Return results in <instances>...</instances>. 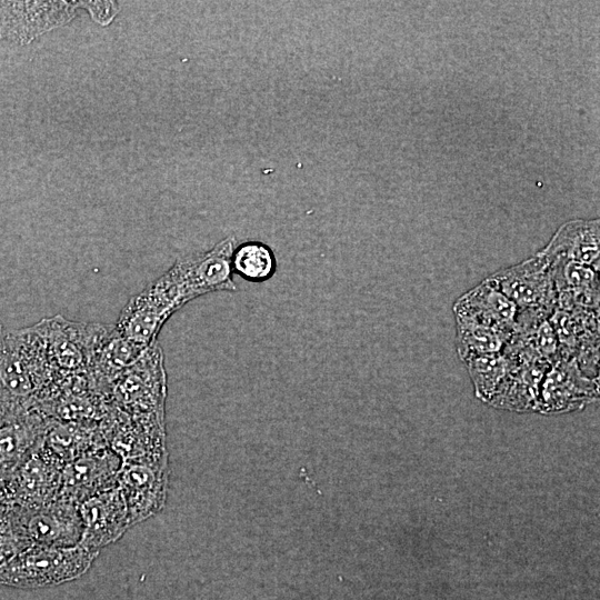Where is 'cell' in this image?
Returning a JSON list of instances; mask_svg holds the SVG:
<instances>
[{
	"instance_id": "cell-16",
	"label": "cell",
	"mask_w": 600,
	"mask_h": 600,
	"mask_svg": "<svg viewBox=\"0 0 600 600\" xmlns=\"http://www.w3.org/2000/svg\"><path fill=\"white\" fill-rule=\"evenodd\" d=\"M457 319L512 336L516 330L517 307L490 278L461 296L453 304Z\"/></svg>"
},
{
	"instance_id": "cell-1",
	"label": "cell",
	"mask_w": 600,
	"mask_h": 600,
	"mask_svg": "<svg viewBox=\"0 0 600 600\" xmlns=\"http://www.w3.org/2000/svg\"><path fill=\"white\" fill-rule=\"evenodd\" d=\"M57 376L38 324L0 326V414L38 408Z\"/></svg>"
},
{
	"instance_id": "cell-6",
	"label": "cell",
	"mask_w": 600,
	"mask_h": 600,
	"mask_svg": "<svg viewBox=\"0 0 600 600\" xmlns=\"http://www.w3.org/2000/svg\"><path fill=\"white\" fill-rule=\"evenodd\" d=\"M7 519L13 531L30 544L66 548L81 540L78 504L61 498L36 507L13 506Z\"/></svg>"
},
{
	"instance_id": "cell-15",
	"label": "cell",
	"mask_w": 600,
	"mask_h": 600,
	"mask_svg": "<svg viewBox=\"0 0 600 600\" xmlns=\"http://www.w3.org/2000/svg\"><path fill=\"white\" fill-rule=\"evenodd\" d=\"M52 419L38 408L0 414V478L43 441Z\"/></svg>"
},
{
	"instance_id": "cell-18",
	"label": "cell",
	"mask_w": 600,
	"mask_h": 600,
	"mask_svg": "<svg viewBox=\"0 0 600 600\" xmlns=\"http://www.w3.org/2000/svg\"><path fill=\"white\" fill-rule=\"evenodd\" d=\"M233 274L249 282L269 280L277 270V260L271 248L260 241H247L236 246L231 256Z\"/></svg>"
},
{
	"instance_id": "cell-4",
	"label": "cell",
	"mask_w": 600,
	"mask_h": 600,
	"mask_svg": "<svg viewBox=\"0 0 600 600\" xmlns=\"http://www.w3.org/2000/svg\"><path fill=\"white\" fill-rule=\"evenodd\" d=\"M190 300L172 268L132 297L123 307L114 329L124 338L150 347L167 320Z\"/></svg>"
},
{
	"instance_id": "cell-7",
	"label": "cell",
	"mask_w": 600,
	"mask_h": 600,
	"mask_svg": "<svg viewBox=\"0 0 600 600\" xmlns=\"http://www.w3.org/2000/svg\"><path fill=\"white\" fill-rule=\"evenodd\" d=\"M37 324L51 366L64 376L86 373L93 353L110 330L104 324L74 322L61 316L43 319Z\"/></svg>"
},
{
	"instance_id": "cell-9",
	"label": "cell",
	"mask_w": 600,
	"mask_h": 600,
	"mask_svg": "<svg viewBox=\"0 0 600 600\" xmlns=\"http://www.w3.org/2000/svg\"><path fill=\"white\" fill-rule=\"evenodd\" d=\"M81 1H0V38L24 44L76 16Z\"/></svg>"
},
{
	"instance_id": "cell-3",
	"label": "cell",
	"mask_w": 600,
	"mask_h": 600,
	"mask_svg": "<svg viewBox=\"0 0 600 600\" xmlns=\"http://www.w3.org/2000/svg\"><path fill=\"white\" fill-rule=\"evenodd\" d=\"M99 552L80 544L46 547L31 544L0 567V584L16 588H42L82 576Z\"/></svg>"
},
{
	"instance_id": "cell-21",
	"label": "cell",
	"mask_w": 600,
	"mask_h": 600,
	"mask_svg": "<svg viewBox=\"0 0 600 600\" xmlns=\"http://www.w3.org/2000/svg\"><path fill=\"white\" fill-rule=\"evenodd\" d=\"M29 546L13 531L7 518L0 522V567Z\"/></svg>"
},
{
	"instance_id": "cell-19",
	"label": "cell",
	"mask_w": 600,
	"mask_h": 600,
	"mask_svg": "<svg viewBox=\"0 0 600 600\" xmlns=\"http://www.w3.org/2000/svg\"><path fill=\"white\" fill-rule=\"evenodd\" d=\"M464 363L477 397L488 403L514 364L503 351L472 357Z\"/></svg>"
},
{
	"instance_id": "cell-8",
	"label": "cell",
	"mask_w": 600,
	"mask_h": 600,
	"mask_svg": "<svg viewBox=\"0 0 600 600\" xmlns=\"http://www.w3.org/2000/svg\"><path fill=\"white\" fill-rule=\"evenodd\" d=\"M168 478V453L122 461L118 488L131 526L154 516L163 508Z\"/></svg>"
},
{
	"instance_id": "cell-11",
	"label": "cell",
	"mask_w": 600,
	"mask_h": 600,
	"mask_svg": "<svg viewBox=\"0 0 600 600\" xmlns=\"http://www.w3.org/2000/svg\"><path fill=\"white\" fill-rule=\"evenodd\" d=\"M121 466L122 459L108 446L80 456L62 468L58 498L79 504L118 486Z\"/></svg>"
},
{
	"instance_id": "cell-22",
	"label": "cell",
	"mask_w": 600,
	"mask_h": 600,
	"mask_svg": "<svg viewBox=\"0 0 600 600\" xmlns=\"http://www.w3.org/2000/svg\"><path fill=\"white\" fill-rule=\"evenodd\" d=\"M81 8L86 9L91 18L102 24H109L117 16L120 7L113 1H81Z\"/></svg>"
},
{
	"instance_id": "cell-14",
	"label": "cell",
	"mask_w": 600,
	"mask_h": 600,
	"mask_svg": "<svg viewBox=\"0 0 600 600\" xmlns=\"http://www.w3.org/2000/svg\"><path fill=\"white\" fill-rule=\"evenodd\" d=\"M598 379L583 374L573 358H560L542 379L538 411L554 413L579 409L598 398Z\"/></svg>"
},
{
	"instance_id": "cell-2",
	"label": "cell",
	"mask_w": 600,
	"mask_h": 600,
	"mask_svg": "<svg viewBox=\"0 0 600 600\" xmlns=\"http://www.w3.org/2000/svg\"><path fill=\"white\" fill-rule=\"evenodd\" d=\"M489 278L517 307L516 333L531 332L552 316L557 291L542 252Z\"/></svg>"
},
{
	"instance_id": "cell-23",
	"label": "cell",
	"mask_w": 600,
	"mask_h": 600,
	"mask_svg": "<svg viewBox=\"0 0 600 600\" xmlns=\"http://www.w3.org/2000/svg\"><path fill=\"white\" fill-rule=\"evenodd\" d=\"M13 507L7 481L0 478V522L7 518Z\"/></svg>"
},
{
	"instance_id": "cell-10",
	"label": "cell",
	"mask_w": 600,
	"mask_h": 600,
	"mask_svg": "<svg viewBox=\"0 0 600 600\" xmlns=\"http://www.w3.org/2000/svg\"><path fill=\"white\" fill-rule=\"evenodd\" d=\"M42 442L6 478L13 506H41L59 496L63 464Z\"/></svg>"
},
{
	"instance_id": "cell-17",
	"label": "cell",
	"mask_w": 600,
	"mask_h": 600,
	"mask_svg": "<svg viewBox=\"0 0 600 600\" xmlns=\"http://www.w3.org/2000/svg\"><path fill=\"white\" fill-rule=\"evenodd\" d=\"M549 261L567 260L599 270V222L573 221L563 226L541 251Z\"/></svg>"
},
{
	"instance_id": "cell-13",
	"label": "cell",
	"mask_w": 600,
	"mask_h": 600,
	"mask_svg": "<svg viewBox=\"0 0 600 600\" xmlns=\"http://www.w3.org/2000/svg\"><path fill=\"white\" fill-rule=\"evenodd\" d=\"M236 246V239L228 237L210 250L181 258L172 264L192 300L210 292L237 290L231 268Z\"/></svg>"
},
{
	"instance_id": "cell-5",
	"label": "cell",
	"mask_w": 600,
	"mask_h": 600,
	"mask_svg": "<svg viewBox=\"0 0 600 600\" xmlns=\"http://www.w3.org/2000/svg\"><path fill=\"white\" fill-rule=\"evenodd\" d=\"M110 393L124 414L164 421L167 377L157 342L114 381Z\"/></svg>"
},
{
	"instance_id": "cell-12",
	"label": "cell",
	"mask_w": 600,
	"mask_h": 600,
	"mask_svg": "<svg viewBox=\"0 0 600 600\" xmlns=\"http://www.w3.org/2000/svg\"><path fill=\"white\" fill-rule=\"evenodd\" d=\"M82 524L79 544L99 552L116 542L131 527L118 486L93 494L78 504Z\"/></svg>"
},
{
	"instance_id": "cell-20",
	"label": "cell",
	"mask_w": 600,
	"mask_h": 600,
	"mask_svg": "<svg viewBox=\"0 0 600 600\" xmlns=\"http://www.w3.org/2000/svg\"><path fill=\"white\" fill-rule=\"evenodd\" d=\"M457 349L463 362L472 357L502 352L510 336L474 322L457 319Z\"/></svg>"
}]
</instances>
